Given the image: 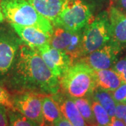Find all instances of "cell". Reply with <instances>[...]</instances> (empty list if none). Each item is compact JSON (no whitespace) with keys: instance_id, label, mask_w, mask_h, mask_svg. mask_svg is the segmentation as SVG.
I'll return each mask as SVG.
<instances>
[{"instance_id":"6da1fadb","label":"cell","mask_w":126,"mask_h":126,"mask_svg":"<svg viewBox=\"0 0 126 126\" xmlns=\"http://www.w3.org/2000/svg\"><path fill=\"white\" fill-rule=\"evenodd\" d=\"M1 82L15 93L32 91L53 95L60 90V79L40 54L24 44L20 46L12 67Z\"/></svg>"},{"instance_id":"7a4b0ae2","label":"cell","mask_w":126,"mask_h":126,"mask_svg":"<svg viewBox=\"0 0 126 126\" xmlns=\"http://www.w3.org/2000/svg\"><path fill=\"white\" fill-rule=\"evenodd\" d=\"M5 19L10 24L34 27L51 36L54 27L27 0H0Z\"/></svg>"},{"instance_id":"3957f363","label":"cell","mask_w":126,"mask_h":126,"mask_svg":"<svg viewBox=\"0 0 126 126\" xmlns=\"http://www.w3.org/2000/svg\"><path fill=\"white\" fill-rule=\"evenodd\" d=\"M60 90L72 97H91L97 87L94 70L81 62L71 65L60 79Z\"/></svg>"},{"instance_id":"277c9868","label":"cell","mask_w":126,"mask_h":126,"mask_svg":"<svg viewBox=\"0 0 126 126\" xmlns=\"http://www.w3.org/2000/svg\"><path fill=\"white\" fill-rule=\"evenodd\" d=\"M90 7L82 0H65L53 27L68 31L82 30L93 19Z\"/></svg>"},{"instance_id":"5b68a950","label":"cell","mask_w":126,"mask_h":126,"mask_svg":"<svg viewBox=\"0 0 126 126\" xmlns=\"http://www.w3.org/2000/svg\"><path fill=\"white\" fill-rule=\"evenodd\" d=\"M113 39L107 11L99 13L83 30V56L99 49Z\"/></svg>"},{"instance_id":"8992f818","label":"cell","mask_w":126,"mask_h":126,"mask_svg":"<svg viewBox=\"0 0 126 126\" xmlns=\"http://www.w3.org/2000/svg\"><path fill=\"white\" fill-rule=\"evenodd\" d=\"M23 44L11 26L0 27V81L4 79L11 70Z\"/></svg>"},{"instance_id":"52a82bcc","label":"cell","mask_w":126,"mask_h":126,"mask_svg":"<svg viewBox=\"0 0 126 126\" xmlns=\"http://www.w3.org/2000/svg\"><path fill=\"white\" fill-rule=\"evenodd\" d=\"M44 95V94L35 92L25 91L15 93L11 97L16 111L41 126H46L41 103Z\"/></svg>"},{"instance_id":"ba28073f","label":"cell","mask_w":126,"mask_h":126,"mask_svg":"<svg viewBox=\"0 0 126 126\" xmlns=\"http://www.w3.org/2000/svg\"><path fill=\"white\" fill-rule=\"evenodd\" d=\"M122 49L121 43L112 39L99 49L83 56L77 62L85 63L94 70L112 69L118 61V55Z\"/></svg>"},{"instance_id":"9c48e42d","label":"cell","mask_w":126,"mask_h":126,"mask_svg":"<svg viewBox=\"0 0 126 126\" xmlns=\"http://www.w3.org/2000/svg\"><path fill=\"white\" fill-rule=\"evenodd\" d=\"M36 51L40 54L48 67L59 79L72 65V60L68 55L61 50L52 47L49 44L39 48Z\"/></svg>"},{"instance_id":"30bf717a","label":"cell","mask_w":126,"mask_h":126,"mask_svg":"<svg viewBox=\"0 0 126 126\" xmlns=\"http://www.w3.org/2000/svg\"><path fill=\"white\" fill-rule=\"evenodd\" d=\"M57 103L60 112L64 117L74 126H88L82 117L76 104L72 98L60 90L56 94L51 95Z\"/></svg>"},{"instance_id":"8fae6325","label":"cell","mask_w":126,"mask_h":126,"mask_svg":"<svg viewBox=\"0 0 126 126\" xmlns=\"http://www.w3.org/2000/svg\"><path fill=\"white\" fill-rule=\"evenodd\" d=\"M24 44L36 50L39 48L49 44L50 36L44 32L31 26H22L10 24Z\"/></svg>"},{"instance_id":"7c38bea8","label":"cell","mask_w":126,"mask_h":126,"mask_svg":"<svg viewBox=\"0 0 126 126\" xmlns=\"http://www.w3.org/2000/svg\"><path fill=\"white\" fill-rule=\"evenodd\" d=\"M107 11L113 39L126 44V15L113 6H111Z\"/></svg>"},{"instance_id":"4fadbf2b","label":"cell","mask_w":126,"mask_h":126,"mask_svg":"<svg viewBox=\"0 0 126 126\" xmlns=\"http://www.w3.org/2000/svg\"><path fill=\"white\" fill-rule=\"evenodd\" d=\"M39 14L48 20L52 25L55 23L65 0H27Z\"/></svg>"},{"instance_id":"5bb4252c","label":"cell","mask_w":126,"mask_h":126,"mask_svg":"<svg viewBox=\"0 0 126 126\" xmlns=\"http://www.w3.org/2000/svg\"><path fill=\"white\" fill-rule=\"evenodd\" d=\"M97 86L112 92L123 83L120 76L113 69L94 70Z\"/></svg>"},{"instance_id":"9a60e30c","label":"cell","mask_w":126,"mask_h":126,"mask_svg":"<svg viewBox=\"0 0 126 126\" xmlns=\"http://www.w3.org/2000/svg\"><path fill=\"white\" fill-rule=\"evenodd\" d=\"M41 103L44 121L52 126L54 122L63 116L60 110L51 95L44 94L41 99Z\"/></svg>"},{"instance_id":"2e32d148","label":"cell","mask_w":126,"mask_h":126,"mask_svg":"<svg viewBox=\"0 0 126 126\" xmlns=\"http://www.w3.org/2000/svg\"><path fill=\"white\" fill-rule=\"evenodd\" d=\"M91 98L97 101L111 117L115 116L116 102L113 98L110 91L97 86L92 94Z\"/></svg>"},{"instance_id":"e0dca14e","label":"cell","mask_w":126,"mask_h":126,"mask_svg":"<svg viewBox=\"0 0 126 126\" xmlns=\"http://www.w3.org/2000/svg\"><path fill=\"white\" fill-rule=\"evenodd\" d=\"M73 34V32L68 31L62 27H54L49 44L55 48L64 51L72 41Z\"/></svg>"},{"instance_id":"ac0fdd59","label":"cell","mask_w":126,"mask_h":126,"mask_svg":"<svg viewBox=\"0 0 126 126\" xmlns=\"http://www.w3.org/2000/svg\"><path fill=\"white\" fill-rule=\"evenodd\" d=\"M88 126H97L90 97H72Z\"/></svg>"},{"instance_id":"d6986e66","label":"cell","mask_w":126,"mask_h":126,"mask_svg":"<svg viewBox=\"0 0 126 126\" xmlns=\"http://www.w3.org/2000/svg\"><path fill=\"white\" fill-rule=\"evenodd\" d=\"M83 30L74 32L70 44L64 51L71 58L72 64L83 57V43H82Z\"/></svg>"},{"instance_id":"ffe728a7","label":"cell","mask_w":126,"mask_h":126,"mask_svg":"<svg viewBox=\"0 0 126 126\" xmlns=\"http://www.w3.org/2000/svg\"><path fill=\"white\" fill-rule=\"evenodd\" d=\"M90 98L93 111L97 126H109V123H111V117L97 101L91 97Z\"/></svg>"},{"instance_id":"44dd1931","label":"cell","mask_w":126,"mask_h":126,"mask_svg":"<svg viewBox=\"0 0 126 126\" xmlns=\"http://www.w3.org/2000/svg\"><path fill=\"white\" fill-rule=\"evenodd\" d=\"M9 126H41L34 121L25 116L16 110L8 109Z\"/></svg>"},{"instance_id":"7402d4cb","label":"cell","mask_w":126,"mask_h":126,"mask_svg":"<svg viewBox=\"0 0 126 126\" xmlns=\"http://www.w3.org/2000/svg\"><path fill=\"white\" fill-rule=\"evenodd\" d=\"M0 105H3L8 109L14 110V108L11 94L9 93L8 90L0 83Z\"/></svg>"},{"instance_id":"603a6c76","label":"cell","mask_w":126,"mask_h":126,"mask_svg":"<svg viewBox=\"0 0 126 126\" xmlns=\"http://www.w3.org/2000/svg\"><path fill=\"white\" fill-rule=\"evenodd\" d=\"M112 69L120 76L123 83H126V56L118 60Z\"/></svg>"},{"instance_id":"cb8c5ba5","label":"cell","mask_w":126,"mask_h":126,"mask_svg":"<svg viewBox=\"0 0 126 126\" xmlns=\"http://www.w3.org/2000/svg\"><path fill=\"white\" fill-rule=\"evenodd\" d=\"M111 93L116 103L123 102L126 99V83H122L118 88L111 92Z\"/></svg>"},{"instance_id":"d4e9b609","label":"cell","mask_w":126,"mask_h":126,"mask_svg":"<svg viewBox=\"0 0 126 126\" xmlns=\"http://www.w3.org/2000/svg\"><path fill=\"white\" fill-rule=\"evenodd\" d=\"M0 126H9L8 109L0 105Z\"/></svg>"},{"instance_id":"484cf974","label":"cell","mask_w":126,"mask_h":126,"mask_svg":"<svg viewBox=\"0 0 126 126\" xmlns=\"http://www.w3.org/2000/svg\"><path fill=\"white\" fill-rule=\"evenodd\" d=\"M115 116L121 120H123L126 117V104L123 103H116Z\"/></svg>"},{"instance_id":"4316f807","label":"cell","mask_w":126,"mask_h":126,"mask_svg":"<svg viewBox=\"0 0 126 126\" xmlns=\"http://www.w3.org/2000/svg\"><path fill=\"white\" fill-rule=\"evenodd\" d=\"M114 4L113 6L126 15V0H114Z\"/></svg>"},{"instance_id":"83f0119b","label":"cell","mask_w":126,"mask_h":126,"mask_svg":"<svg viewBox=\"0 0 126 126\" xmlns=\"http://www.w3.org/2000/svg\"><path fill=\"white\" fill-rule=\"evenodd\" d=\"M52 126H74L70 122L67 120L63 116L53 123Z\"/></svg>"},{"instance_id":"f1b7e54d","label":"cell","mask_w":126,"mask_h":126,"mask_svg":"<svg viewBox=\"0 0 126 126\" xmlns=\"http://www.w3.org/2000/svg\"><path fill=\"white\" fill-rule=\"evenodd\" d=\"M109 126H126V124L123 120H121L116 116H113L111 118V123H109Z\"/></svg>"},{"instance_id":"f546056e","label":"cell","mask_w":126,"mask_h":126,"mask_svg":"<svg viewBox=\"0 0 126 126\" xmlns=\"http://www.w3.org/2000/svg\"><path fill=\"white\" fill-rule=\"evenodd\" d=\"M4 19H5L4 16V14H3V12H2L1 8V6H0V24L4 22Z\"/></svg>"},{"instance_id":"4dcf8cb0","label":"cell","mask_w":126,"mask_h":126,"mask_svg":"<svg viewBox=\"0 0 126 126\" xmlns=\"http://www.w3.org/2000/svg\"><path fill=\"white\" fill-rule=\"evenodd\" d=\"M123 121L125 122V123H126V117L125 118H124V119H123Z\"/></svg>"},{"instance_id":"1f68e13d","label":"cell","mask_w":126,"mask_h":126,"mask_svg":"<svg viewBox=\"0 0 126 126\" xmlns=\"http://www.w3.org/2000/svg\"><path fill=\"white\" fill-rule=\"evenodd\" d=\"M123 103L126 104V100H125V101H124V102H123Z\"/></svg>"},{"instance_id":"d6a6232c","label":"cell","mask_w":126,"mask_h":126,"mask_svg":"<svg viewBox=\"0 0 126 126\" xmlns=\"http://www.w3.org/2000/svg\"><path fill=\"white\" fill-rule=\"evenodd\" d=\"M90 1H94V0H90Z\"/></svg>"}]
</instances>
